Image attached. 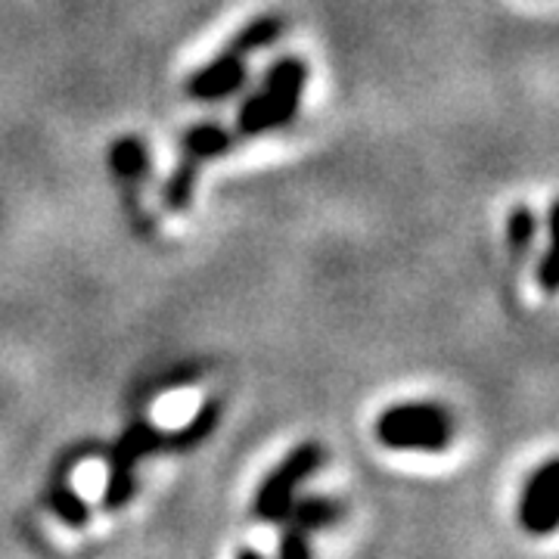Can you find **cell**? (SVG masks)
<instances>
[{
    "mask_svg": "<svg viewBox=\"0 0 559 559\" xmlns=\"http://www.w3.org/2000/svg\"><path fill=\"white\" fill-rule=\"evenodd\" d=\"M286 22L277 13H261L255 20H249L242 25L234 38L221 47L218 57L200 66L190 81H187V97L197 103H212L230 97L242 81H246V69H249V57L259 53L264 47H271L274 40L283 35Z\"/></svg>",
    "mask_w": 559,
    "mask_h": 559,
    "instance_id": "cell-1",
    "label": "cell"
},
{
    "mask_svg": "<svg viewBox=\"0 0 559 559\" xmlns=\"http://www.w3.org/2000/svg\"><path fill=\"white\" fill-rule=\"evenodd\" d=\"M308 84V62L301 57H280L267 72L261 87L242 103L234 138L252 140L289 128L301 106V94Z\"/></svg>",
    "mask_w": 559,
    "mask_h": 559,
    "instance_id": "cell-2",
    "label": "cell"
},
{
    "mask_svg": "<svg viewBox=\"0 0 559 559\" xmlns=\"http://www.w3.org/2000/svg\"><path fill=\"white\" fill-rule=\"evenodd\" d=\"M454 436V419L429 401H411L382 411L377 419V439L392 451H444Z\"/></svg>",
    "mask_w": 559,
    "mask_h": 559,
    "instance_id": "cell-3",
    "label": "cell"
},
{
    "mask_svg": "<svg viewBox=\"0 0 559 559\" xmlns=\"http://www.w3.org/2000/svg\"><path fill=\"white\" fill-rule=\"evenodd\" d=\"M234 140L237 138L224 124H212V121L190 128L180 138L178 162H175L171 175L165 180V190H162V202H165V209L171 215L190 212L193 193H197V180H200L205 162H215L218 156H224L234 146Z\"/></svg>",
    "mask_w": 559,
    "mask_h": 559,
    "instance_id": "cell-4",
    "label": "cell"
},
{
    "mask_svg": "<svg viewBox=\"0 0 559 559\" xmlns=\"http://www.w3.org/2000/svg\"><path fill=\"white\" fill-rule=\"evenodd\" d=\"M323 463V448L318 441H305L296 451H289L277 469L264 479L255 498V520L261 522H283L289 516L293 507V495L301 481L308 479L311 473H318V466Z\"/></svg>",
    "mask_w": 559,
    "mask_h": 559,
    "instance_id": "cell-5",
    "label": "cell"
},
{
    "mask_svg": "<svg viewBox=\"0 0 559 559\" xmlns=\"http://www.w3.org/2000/svg\"><path fill=\"white\" fill-rule=\"evenodd\" d=\"M165 448V432L156 426H150L146 419H140L134 426H128V432L116 441L112 448V460H109V481H106V495L103 503L106 510H119L128 500L134 498V469L138 460L162 451Z\"/></svg>",
    "mask_w": 559,
    "mask_h": 559,
    "instance_id": "cell-6",
    "label": "cell"
},
{
    "mask_svg": "<svg viewBox=\"0 0 559 559\" xmlns=\"http://www.w3.org/2000/svg\"><path fill=\"white\" fill-rule=\"evenodd\" d=\"M557 473H559L557 460H547L544 466H538V469L528 476V485H525V491H522V503H520L522 528H525L528 535H550V532H557V525H559Z\"/></svg>",
    "mask_w": 559,
    "mask_h": 559,
    "instance_id": "cell-7",
    "label": "cell"
},
{
    "mask_svg": "<svg viewBox=\"0 0 559 559\" xmlns=\"http://www.w3.org/2000/svg\"><path fill=\"white\" fill-rule=\"evenodd\" d=\"M109 168L121 183V200L128 205L134 224L140 221L143 230H150V224L143 218V205H140V183L150 175V153L146 143L134 134H124L109 146Z\"/></svg>",
    "mask_w": 559,
    "mask_h": 559,
    "instance_id": "cell-8",
    "label": "cell"
},
{
    "mask_svg": "<svg viewBox=\"0 0 559 559\" xmlns=\"http://www.w3.org/2000/svg\"><path fill=\"white\" fill-rule=\"evenodd\" d=\"M221 417V404L218 401H205L200 411L190 417L187 426H180L178 432H165V448L171 451H187V448H197L205 436H212V429L218 426Z\"/></svg>",
    "mask_w": 559,
    "mask_h": 559,
    "instance_id": "cell-9",
    "label": "cell"
},
{
    "mask_svg": "<svg viewBox=\"0 0 559 559\" xmlns=\"http://www.w3.org/2000/svg\"><path fill=\"white\" fill-rule=\"evenodd\" d=\"M535 234H538V218H535V212H532L528 205H516V209L507 215V249H510V255H513L516 264L528 255V249H532V242H535Z\"/></svg>",
    "mask_w": 559,
    "mask_h": 559,
    "instance_id": "cell-10",
    "label": "cell"
},
{
    "mask_svg": "<svg viewBox=\"0 0 559 559\" xmlns=\"http://www.w3.org/2000/svg\"><path fill=\"white\" fill-rule=\"evenodd\" d=\"M286 520H289V525L301 528V532H314V528H323V525L340 520V507L326 498H305L289 507Z\"/></svg>",
    "mask_w": 559,
    "mask_h": 559,
    "instance_id": "cell-11",
    "label": "cell"
},
{
    "mask_svg": "<svg viewBox=\"0 0 559 559\" xmlns=\"http://www.w3.org/2000/svg\"><path fill=\"white\" fill-rule=\"evenodd\" d=\"M53 510H57V516H60L66 525H72V528H81L84 522L91 520L87 503H84L72 488H66V485H57V488H53Z\"/></svg>",
    "mask_w": 559,
    "mask_h": 559,
    "instance_id": "cell-12",
    "label": "cell"
},
{
    "mask_svg": "<svg viewBox=\"0 0 559 559\" xmlns=\"http://www.w3.org/2000/svg\"><path fill=\"white\" fill-rule=\"evenodd\" d=\"M280 559H311L308 538L296 525H286L283 535H280Z\"/></svg>",
    "mask_w": 559,
    "mask_h": 559,
    "instance_id": "cell-13",
    "label": "cell"
},
{
    "mask_svg": "<svg viewBox=\"0 0 559 559\" xmlns=\"http://www.w3.org/2000/svg\"><path fill=\"white\" fill-rule=\"evenodd\" d=\"M535 277H538V286L547 293V296H554V293H557V255H554V246H550V249L544 252V259L538 261Z\"/></svg>",
    "mask_w": 559,
    "mask_h": 559,
    "instance_id": "cell-14",
    "label": "cell"
},
{
    "mask_svg": "<svg viewBox=\"0 0 559 559\" xmlns=\"http://www.w3.org/2000/svg\"><path fill=\"white\" fill-rule=\"evenodd\" d=\"M237 559H261V557H259V554H255V550H242V554Z\"/></svg>",
    "mask_w": 559,
    "mask_h": 559,
    "instance_id": "cell-15",
    "label": "cell"
}]
</instances>
